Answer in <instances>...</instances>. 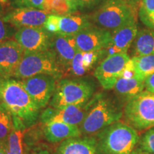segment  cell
<instances>
[{
    "mask_svg": "<svg viewBox=\"0 0 154 154\" xmlns=\"http://www.w3.org/2000/svg\"><path fill=\"white\" fill-rule=\"evenodd\" d=\"M0 102L9 109L15 128L26 130L39 117L40 109L26 91L22 81L7 79L0 86Z\"/></svg>",
    "mask_w": 154,
    "mask_h": 154,
    "instance_id": "1",
    "label": "cell"
},
{
    "mask_svg": "<svg viewBox=\"0 0 154 154\" xmlns=\"http://www.w3.org/2000/svg\"><path fill=\"white\" fill-rule=\"evenodd\" d=\"M123 116L121 105L103 93L94 95L86 104V112L79 126L82 134L94 136L119 121Z\"/></svg>",
    "mask_w": 154,
    "mask_h": 154,
    "instance_id": "2",
    "label": "cell"
},
{
    "mask_svg": "<svg viewBox=\"0 0 154 154\" xmlns=\"http://www.w3.org/2000/svg\"><path fill=\"white\" fill-rule=\"evenodd\" d=\"M97 154H131L139 140L133 127L117 121L95 135Z\"/></svg>",
    "mask_w": 154,
    "mask_h": 154,
    "instance_id": "3",
    "label": "cell"
},
{
    "mask_svg": "<svg viewBox=\"0 0 154 154\" xmlns=\"http://www.w3.org/2000/svg\"><path fill=\"white\" fill-rule=\"evenodd\" d=\"M95 84L88 78L61 79L57 83L49 102L51 107L85 105L94 95Z\"/></svg>",
    "mask_w": 154,
    "mask_h": 154,
    "instance_id": "4",
    "label": "cell"
},
{
    "mask_svg": "<svg viewBox=\"0 0 154 154\" xmlns=\"http://www.w3.org/2000/svg\"><path fill=\"white\" fill-rule=\"evenodd\" d=\"M65 74L64 70L51 50L45 51H24L14 78L25 79L38 74L51 75L60 80Z\"/></svg>",
    "mask_w": 154,
    "mask_h": 154,
    "instance_id": "5",
    "label": "cell"
},
{
    "mask_svg": "<svg viewBox=\"0 0 154 154\" xmlns=\"http://www.w3.org/2000/svg\"><path fill=\"white\" fill-rule=\"evenodd\" d=\"M136 10L125 0H106L90 20L98 27L111 32L136 20Z\"/></svg>",
    "mask_w": 154,
    "mask_h": 154,
    "instance_id": "6",
    "label": "cell"
},
{
    "mask_svg": "<svg viewBox=\"0 0 154 154\" xmlns=\"http://www.w3.org/2000/svg\"><path fill=\"white\" fill-rule=\"evenodd\" d=\"M124 117L134 129L143 131L154 127V94L143 91L125 106Z\"/></svg>",
    "mask_w": 154,
    "mask_h": 154,
    "instance_id": "7",
    "label": "cell"
},
{
    "mask_svg": "<svg viewBox=\"0 0 154 154\" xmlns=\"http://www.w3.org/2000/svg\"><path fill=\"white\" fill-rule=\"evenodd\" d=\"M130 59L127 53L107 56L96 68L94 76L104 89H112Z\"/></svg>",
    "mask_w": 154,
    "mask_h": 154,
    "instance_id": "8",
    "label": "cell"
},
{
    "mask_svg": "<svg viewBox=\"0 0 154 154\" xmlns=\"http://www.w3.org/2000/svg\"><path fill=\"white\" fill-rule=\"evenodd\" d=\"M91 25L90 17L85 15L49 14L44 27L53 34L75 35Z\"/></svg>",
    "mask_w": 154,
    "mask_h": 154,
    "instance_id": "9",
    "label": "cell"
},
{
    "mask_svg": "<svg viewBox=\"0 0 154 154\" xmlns=\"http://www.w3.org/2000/svg\"><path fill=\"white\" fill-rule=\"evenodd\" d=\"M54 77L48 74H38L22 79L23 86L40 109L51 101L56 87Z\"/></svg>",
    "mask_w": 154,
    "mask_h": 154,
    "instance_id": "10",
    "label": "cell"
},
{
    "mask_svg": "<svg viewBox=\"0 0 154 154\" xmlns=\"http://www.w3.org/2000/svg\"><path fill=\"white\" fill-rule=\"evenodd\" d=\"M53 34L42 27L20 28L14 34L15 41L24 51L36 52L49 49Z\"/></svg>",
    "mask_w": 154,
    "mask_h": 154,
    "instance_id": "11",
    "label": "cell"
},
{
    "mask_svg": "<svg viewBox=\"0 0 154 154\" xmlns=\"http://www.w3.org/2000/svg\"><path fill=\"white\" fill-rule=\"evenodd\" d=\"M74 39L79 51H100L107 49L109 46L111 33L110 31L93 24L75 34Z\"/></svg>",
    "mask_w": 154,
    "mask_h": 154,
    "instance_id": "12",
    "label": "cell"
},
{
    "mask_svg": "<svg viewBox=\"0 0 154 154\" xmlns=\"http://www.w3.org/2000/svg\"><path fill=\"white\" fill-rule=\"evenodd\" d=\"M86 104L70 105L59 108L50 106L42 113L40 120L43 124L50 122H63L80 126L86 115Z\"/></svg>",
    "mask_w": 154,
    "mask_h": 154,
    "instance_id": "13",
    "label": "cell"
},
{
    "mask_svg": "<svg viewBox=\"0 0 154 154\" xmlns=\"http://www.w3.org/2000/svg\"><path fill=\"white\" fill-rule=\"evenodd\" d=\"M24 51L16 41L0 44V74L4 79L14 77Z\"/></svg>",
    "mask_w": 154,
    "mask_h": 154,
    "instance_id": "14",
    "label": "cell"
},
{
    "mask_svg": "<svg viewBox=\"0 0 154 154\" xmlns=\"http://www.w3.org/2000/svg\"><path fill=\"white\" fill-rule=\"evenodd\" d=\"M48 14L42 9L34 8H14L3 17L5 22L19 29L42 27Z\"/></svg>",
    "mask_w": 154,
    "mask_h": 154,
    "instance_id": "15",
    "label": "cell"
},
{
    "mask_svg": "<svg viewBox=\"0 0 154 154\" xmlns=\"http://www.w3.org/2000/svg\"><path fill=\"white\" fill-rule=\"evenodd\" d=\"M49 49L54 54L65 73L69 72L73 59L79 51L74 35L53 34Z\"/></svg>",
    "mask_w": 154,
    "mask_h": 154,
    "instance_id": "16",
    "label": "cell"
},
{
    "mask_svg": "<svg viewBox=\"0 0 154 154\" xmlns=\"http://www.w3.org/2000/svg\"><path fill=\"white\" fill-rule=\"evenodd\" d=\"M136 20L111 31V43L105 49L107 56L119 53H127L138 33Z\"/></svg>",
    "mask_w": 154,
    "mask_h": 154,
    "instance_id": "17",
    "label": "cell"
},
{
    "mask_svg": "<svg viewBox=\"0 0 154 154\" xmlns=\"http://www.w3.org/2000/svg\"><path fill=\"white\" fill-rule=\"evenodd\" d=\"M44 137L50 143L62 142L71 138L80 137L79 126L63 122H50L43 124Z\"/></svg>",
    "mask_w": 154,
    "mask_h": 154,
    "instance_id": "18",
    "label": "cell"
},
{
    "mask_svg": "<svg viewBox=\"0 0 154 154\" xmlns=\"http://www.w3.org/2000/svg\"><path fill=\"white\" fill-rule=\"evenodd\" d=\"M54 154H97L94 137H76L64 140L57 146Z\"/></svg>",
    "mask_w": 154,
    "mask_h": 154,
    "instance_id": "19",
    "label": "cell"
},
{
    "mask_svg": "<svg viewBox=\"0 0 154 154\" xmlns=\"http://www.w3.org/2000/svg\"><path fill=\"white\" fill-rule=\"evenodd\" d=\"M105 54V49L88 52L78 51L72 61L69 73L75 76H83L91 70Z\"/></svg>",
    "mask_w": 154,
    "mask_h": 154,
    "instance_id": "20",
    "label": "cell"
},
{
    "mask_svg": "<svg viewBox=\"0 0 154 154\" xmlns=\"http://www.w3.org/2000/svg\"><path fill=\"white\" fill-rule=\"evenodd\" d=\"M144 88L145 81L140 79L137 76L131 79H119L113 87L117 97L126 103L143 92Z\"/></svg>",
    "mask_w": 154,
    "mask_h": 154,
    "instance_id": "21",
    "label": "cell"
},
{
    "mask_svg": "<svg viewBox=\"0 0 154 154\" xmlns=\"http://www.w3.org/2000/svg\"><path fill=\"white\" fill-rule=\"evenodd\" d=\"M154 54V30L146 28L138 31L132 44L133 57Z\"/></svg>",
    "mask_w": 154,
    "mask_h": 154,
    "instance_id": "22",
    "label": "cell"
},
{
    "mask_svg": "<svg viewBox=\"0 0 154 154\" xmlns=\"http://www.w3.org/2000/svg\"><path fill=\"white\" fill-rule=\"evenodd\" d=\"M136 76L144 80L154 74V54L132 58Z\"/></svg>",
    "mask_w": 154,
    "mask_h": 154,
    "instance_id": "23",
    "label": "cell"
},
{
    "mask_svg": "<svg viewBox=\"0 0 154 154\" xmlns=\"http://www.w3.org/2000/svg\"><path fill=\"white\" fill-rule=\"evenodd\" d=\"M42 10L48 15L55 14L59 16L72 14V13L76 11L68 0H44Z\"/></svg>",
    "mask_w": 154,
    "mask_h": 154,
    "instance_id": "24",
    "label": "cell"
},
{
    "mask_svg": "<svg viewBox=\"0 0 154 154\" xmlns=\"http://www.w3.org/2000/svg\"><path fill=\"white\" fill-rule=\"evenodd\" d=\"M26 131L14 128L7 140V154H25L24 138Z\"/></svg>",
    "mask_w": 154,
    "mask_h": 154,
    "instance_id": "25",
    "label": "cell"
},
{
    "mask_svg": "<svg viewBox=\"0 0 154 154\" xmlns=\"http://www.w3.org/2000/svg\"><path fill=\"white\" fill-rule=\"evenodd\" d=\"M14 121L9 109L0 102V140L7 141L14 129Z\"/></svg>",
    "mask_w": 154,
    "mask_h": 154,
    "instance_id": "26",
    "label": "cell"
},
{
    "mask_svg": "<svg viewBox=\"0 0 154 154\" xmlns=\"http://www.w3.org/2000/svg\"><path fill=\"white\" fill-rule=\"evenodd\" d=\"M138 17L146 27L154 30V0H141Z\"/></svg>",
    "mask_w": 154,
    "mask_h": 154,
    "instance_id": "27",
    "label": "cell"
},
{
    "mask_svg": "<svg viewBox=\"0 0 154 154\" xmlns=\"http://www.w3.org/2000/svg\"><path fill=\"white\" fill-rule=\"evenodd\" d=\"M139 145V148L143 151L154 154V127L143 134Z\"/></svg>",
    "mask_w": 154,
    "mask_h": 154,
    "instance_id": "28",
    "label": "cell"
},
{
    "mask_svg": "<svg viewBox=\"0 0 154 154\" xmlns=\"http://www.w3.org/2000/svg\"><path fill=\"white\" fill-rule=\"evenodd\" d=\"M14 8H34L43 9L44 0H9Z\"/></svg>",
    "mask_w": 154,
    "mask_h": 154,
    "instance_id": "29",
    "label": "cell"
},
{
    "mask_svg": "<svg viewBox=\"0 0 154 154\" xmlns=\"http://www.w3.org/2000/svg\"><path fill=\"white\" fill-rule=\"evenodd\" d=\"M106 0H75L76 10L89 11L99 8Z\"/></svg>",
    "mask_w": 154,
    "mask_h": 154,
    "instance_id": "30",
    "label": "cell"
},
{
    "mask_svg": "<svg viewBox=\"0 0 154 154\" xmlns=\"http://www.w3.org/2000/svg\"><path fill=\"white\" fill-rule=\"evenodd\" d=\"M6 23L7 22H5L3 19H0V42L12 35L13 30L11 29Z\"/></svg>",
    "mask_w": 154,
    "mask_h": 154,
    "instance_id": "31",
    "label": "cell"
},
{
    "mask_svg": "<svg viewBox=\"0 0 154 154\" xmlns=\"http://www.w3.org/2000/svg\"><path fill=\"white\" fill-rule=\"evenodd\" d=\"M145 88L146 91L154 94V74L145 79Z\"/></svg>",
    "mask_w": 154,
    "mask_h": 154,
    "instance_id": "32",
    "label": "cell"
},
{
    "mask_svg": "<svg viewBox=\"0 0 154 154\" xmlns=\"http://www.w3.org/2000/svg\"><path fill=\"white\" fill-rule=\"evenodd\" d=\"M131 154H153V153H149V152L143 151V150L140 149V148H137V149H135L134 151H133Z\"/></svg>",
    "mask_w": 154,
    "mask_h": 154,
    "instance_id": "33",
    "label": "cell"
},
{
    "mask_svg": "<svg viewBox=\"0 0 154 154\" xmlns=\"http://www.w3.org/2000/svg\"><path fill=\"white\" fill-rule=\"evenodd\" d=\"M125 1L127 2L130 5H131L132 7H134V8L136 9L138 4H139L140 0H125Z\"/></svg>",
    "mask_w": 154,
    "mask_h": 154,
    "instance_id": "34",
    "label": "cell"
},
{
    "mask_svg": "<svg viewBox=\"0 0 154 154\" xmlns=\"http://www.w3.org/2000/svg\"><path fill=\"white\" fill-rule=\"evenodd\" d=\"M29 154H51V153H50V152L49 151L44 149V150H38V151H33Z\"/></svg>",
    "mask_w": 154,
    "mask_h": 154,
    "instance_id": "35",
    "label": "cell"
},
{
    "mask_svg": "<svg viewBox=\"0 0 154 154\" xmlns=\"http://www.w3.org/2000/svg\"><path fill=\"white\" fill-rule=\"evenodd\" d=\"M7 147V141H2V140H0V151L2 150L5 149Z\"/></svg>",
    "mask_w": 154,
    "mask_h": 154,
    "instance_id": "36",
    "label": "cell"
},
{
    "mask_svg": "<svg viewBox=\"0 0 154 154\" xmlns=\"http://www.w3.org/2000/svg\"><path fill=\"white\" fill-rule=\"evenodd\" d=\"M8 1L9 0H0V5L2 6L7 5V3H8Z\"/></svg>",
    "mask_w": 154,
    "mask_h": 154,
    "instance_id": "37",
    "label": "cell"
},
{
    "mask_svg": "<svg viewBox=\"0 0 154 154\" xmlns=\"http://www.w3.org/2000/svg\"><path fill=\"white\" fill-rule=\"evenodd\" d=\"M68 2L69 3L71 4V5H72L73 7H74L75 9H76V6H75V0H68ZM77 11V10H76Z\"/></svg>",
    "mask_w": 154,
    "mask_h": 154,
    "instance_id": "38",
    "label": "cell"
},
{
    "mask_svg": "<svg viewBox=\"0 0 154 154\" xmlns=\"http://www.w3.org/2000/svg\"><path fill=\"white\" fill-rule=\"evenodd\" d=\"M0 154H7V147H6L5 149L2 150V151H0Z\"/></svg>",
    "mask_w": 154,
    "mask_h": 154,
    "instance_id": "39",
    "label": "cell"
},
{
    "mask_svg": "<svg viewBox=\"0 0 154 154\" xmlns=\"http://www.w3.org/2000/svg\"><path fill=\"white\" fill-rule=\"evenodd\" d=\"M4 80H5V79H4L2 78V76L1 74H0V86H1L2 83V82H3Z\"/></svg>",
    "mask_w": 154,
    "mask_h": 154,
    "instance_id": "40",
    "label": "cell"
}]
</instances>
